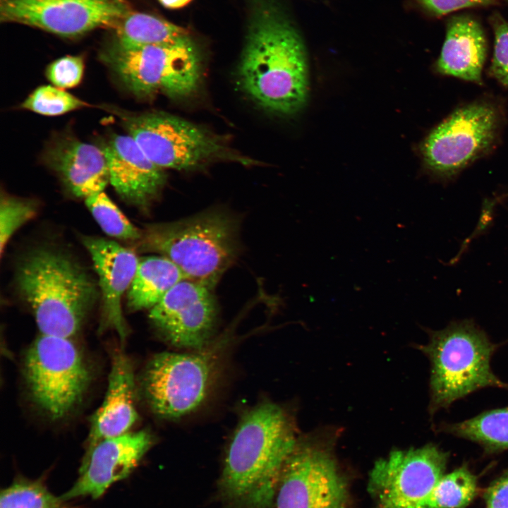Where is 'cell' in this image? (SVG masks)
<instances>
[{
    "mask_svg": "<svg viewBox=\"0 0 508 508\" xmlns=\"http://www.w3.org/2000/svg\"><path fill=\"white\" fill-rule=\"evenodd\" d=\"M298 439L288 413L264 401L246 412L226 449L218 488L231 508H274L283 466Z\"/></svg>",
    "mask_w": 508,
    "mask_h": 508,
    "instance_id": "1",
    "label": "cell"
},
{
    "mask_svg": "<svg viewBox=\"0 0 508 508\" xmlns=\"http://www.w3.org/2000/svg\"><path fill=\"white\" fill-rule=\"evenodd\" d=\"M244 92L277 114L300 111L308 97V66L302 39L282 11L266 5L255 13L238 67Z\"/></svg>",
    "mask_w": 508,
    "mask_h": 508,
    "instance_id": "2",
    "label": "cell"
},
{
    "mask_svg": "<svg viewBox=\"0 0 508 508\" xmlns=\"http://www.w3.org/2000/svg\"><path fill=\"white\" fill-rule=\"evenodd\" d=\"M18 293L42 334L71 338L81 328L98 297V284L68 254L37 248L20 262Z\"/></svg>",
    "mask_w": 508,
    "mask_h": 508,
    "instance_id": "3",
    "label": "cell"
},
{
    "mask_svg": "<svg viewBox=\"0 0 508 508\" xmlns=\"http://www.w3.org/2000/svg\"><path fill=\"white\" fill-rule=\"evenodd\" d=\"M238 223L220 209L145 226L138 241L141 250L165 256L186 279L212 289L236 260Z\"/></svg>",
    "mask_w": 508,
    "mask_h": 508,
    "instance_id": "4",
    "label": "cell"
},
{
    "mask_svg": "<svg viewBox=\"0 0 508 508\" xmlns=\"http://www.w3.org/2000/svg\"><path fill=\"white\" fill-rule=\"evenodd\" d=\"M99 57L140 98L158 93L186 98L198 90L202 78L200 56L189 36L143 46L123 44L106 37Z\"/></svg>",
    "mask_w": 508,
    "mask_h": 508,
    "instance_id": "5",
    "label": "cell"
},
{
    "mask_svg": "<svg viewBox=\"0 0 508 508\" xmlns=\"http://www.w3.org/2000/svg\"><path fill=\"white\" fill-rule=\"evenodd\" d=\"M496 348L470 322H454L430 334L428 343L421 346L430 363V412L485 387L508 389L491 370Z\"/></svg>",
    "mask_w": 508,
    "mask_h": 508,
    "instance_id": "6",
    "label": "cell"
},
{
    "mask_svg": "<svg viewBox=\"0 0 508 508\" xmlns=\"http://www.w3.org/2000/svg\"><path fill=\"white\" fill-rule=\"evenodd\" d=\"M121 119L128 135L164 170H191L217 161L253 162L234 152L221 136L171 114H123Z\"/></svg>",
    "mask_w": 508,
    "mask_h": 508,
    "instance_id": "7",
    "label": "cell"
},
{
    "mask_svg": "<svg viewBox=\"0 0 508 508\" xmlns=\"http://www.w3.org/2000/svg\"><path fill=\"white\" fill-rule=\"evenodd\" d=\"M226 339L193 353L162 352L151 359L143 374V387L155 413L177 419L203 404L219 373Z\"/></svg>",
    "mask_w": 508,
    "mask_h": 508,
    "instance_id": "8",
    "label": "cell"
},
{
    "mask_svg": "<svg viewBox=\"0 0 508 508\" xmlns=\"http://www.w3.org/2000/svg\"><path fill=\"white\" fill-rule=\"evenodd\" d=\"M24 375L33 401L53 421L73 411L90 380L89 368L70 338L42 334L26 353Z\"/></svg>",
    "mask_w": 508,
    "mask_h": 508,
    "instance_id": "9",
    "label": "cell"
},
{
    "mask_svg": "<svg viewBox=\"0 0 508 508\" xmlns=\"http://www.w3.org/2000/svg\"><path fill=\"white\" fill-rule=\"evenodd\" d=\"M502 120L497 104L486 99L455 109L425 138L421 153L425 166L440 176L456 174L492 150Z\"/></svg>",
    "mask_w": 508,
    "mask_h": 508,
    "instance_id": "10",
    "label": "cell"
},
{
    "mask_svg": "<svg viewBox=\"0 0 508 508\" xmlns=\"http://www.w3.org/2000/svg\"><path fill=\"white\" fill-rule=\"evenodd\" d=\"M347 481L327 440L311 435L297 443L282 470L275 508H348Z\"/></svg>",
    "mask_w": 508,
    "mask_h": 508,
    "instance_id": "11",
    "label": "cell"
},
{
    "mask_svg": "<svg viewBox=\"0 0 508 508\" xmlns=\"http://www.w3.org/2000/svg\"><path fill=\"white\" fill-rule=\"evenodd\" d=\"M135 10L127 0H0V23L75 39L111 29Z\"/></svg>",
    "mask_w": 508,
    "mask_h": 508,
    "instance_id": "12",
    "label": "cell"
},
{
    "mask_svg": "<svg viewBox=\"0 0 508 508\" xmlns=\"http://www.w3.org/2000/svg\"><path fill=\"white\" fill-rule=\"evenodd\" d=\"M448 453L428 444L395 449L377 460L368 478L376 508H421L445 474Z\"/></svg>",
    "mask_w": 508,
    "mask_h": 508,
    "instance_id": "13",
    "label": "cell"
},
{
    "mask_svg": "<svg viewBox=\"0 0 508 508\" xmlns=\"http://www.w3.org/2000/svg\"><path fill=\"white\" fill-rule=\"evenodd\" d=\"M212 289L188 279L150 310L152 325L171 344L198 350L209 344L217 318Z\"/></svg>",
    "mask_w": 508,
    "mask_h": 508,
    "instance_id": "14",
    "label": "cell"
},
{
    "mask_svg": "<svg viewBox=\"0 0 508 508\" xmlns=\"http://www.w3.org/2000/svg\"><path fill=\"white\" fill-rule=\"evenodd\" d=\"M152 444V436L145 430L101 440L86 452L78 478L61 497L66 501L99 498L113 483L129 476Z\"/></svg>",
    "mask_w": 508,
    "mask_h": 508,
    "instance_id": "15",
    "label": "cell"
},
{
    "mask_svg": "<svg viewBox=\"0 0 508 508\" xmlns=\"http://www.w3.org/2000/svg\"><path fill=\"white\" fill-rule=\"evenodd\" d=\"M82 242L92 258L98 276L102 299L99 329L115 331L123 341L128 329L121 301L134 279L140 259L132 250L111 240L83 236Z\"/></svg>",
    "mask_w": 508,
    "mask_h": 508,
    "instance_id": "16",
    "label": "cell"
},
{
    "mask_svg": "<svg viewBox=\"0 0 508 508\" xmlns=\"http://www.w3.org/2000/svg\"><path fill=\"white\" fill-rule=\"evenodd\" d=\"M109 183L126 202L147 210L166 182L164 170L155 164L129 135L112 134L101 145Z\"/></svg>",
    "mask_w": 508,
    "mask_h": 508,
    "instance_id": "17",
    "label": "cell"
},
{
    "mask_svg": "<svg viewBox=\"0 0 508 508\" xmlns=\"http://www.w3.org/2000/svg\"><path fill=\"white\" fill-rule=\"evenodd\" d=\"M43 159L76 197L85 199L102 192L109 182L102 149L72 135L56 137L46 147Z\"/></svg>",
    "mask_w": 508,
    "mask_h": 508,
    "instance_id": "18",
    "label": "cell"
},
{
    "mask_svg": "<svg viewBox=\"0 0 508 508\" xmlns=\"http://www.w3.org/2000/svg\"><path fill=\"white\" fill-rule=\"evenodd\" d=\"M137 419L133 368L127 356L117 351L112 356L105 398L91 419L87 451L102 440L129 433Z\"/></svg>",
    "mask_w": 508,
    "mask_h": 508,
    "instance_id": "19",
    "label": "cell"
},
{
    "mask_svg": "<svg viewBox=\"0 0 508 508\" xmlns=\"http://www.w3.org/2000/svg\"><path fill=\"white\" fill-rule=\"evenodd\" d=\"M488 53L487 39L480 23L468 14L451 17L435 70L440 74L480 83Z\"/></svg>",
    "mask_w": 508,
    "mask_h": 508,
    "instance_id": "20",
    "label": "cell"
},
{
    "mask_svg": "<svg viewBox=\"0 0 508 508\" xmlns=\"http://www.w3.org/2000/svg\"><path fill=\"white\" fill-rule=\"evenodd\" d=\"M184 279L179 267L167 257L143 258L126 293L127 307L133 311L150 310Z\"/></svg>",
    "mask_w": 508,
    "mask_h": 508,
    "instance_id": "21",
    "label": "cell"
},
{
    "mask_svg": "<svg viewBox=\"0 0 508 508\" xmlns=\"http://www.w3.org/2000/svg\"><path fill=\"white\" fill-rule=\"evenodd\" d=\"M107 32L109 39L131 46L168 43L189 36L184 28L140 10L132 11Z\"/></svg>",
    "mask_w": 508,
    "mask_h": 508,
    "instance_id": "22",
    "label": "cell"
},
{
    "mask_svg": "<svg viewBox=\"0 0 508 508\" xmlns=\"http://www.w3.org/2000/svg\"><path fill=\"white\" fill-rule=\"evenodd\" d=\"M442 430L476 442L488 452L508 449V406L485 411L462 422L446 424Z\"/></svg>",
    "mask_w": 508,
    "mask_h": 508,
    "instance_id": "23",
    "label": "cell"
},
{
    "mask_svg": "<svg viewBox=\"0 0 508 508\" xmlns=\"http://www.w3.org/2000/svg\"><path fill=\"white\" fill-rule=\"evenodd\" d=\"M476 490V477L462 466L443 475L421 508H466Z\"/></svg>",
    "mask_w": 508,
    "mask_h": 508,
    "instance_id": "24",
    "label": "cell"
},
{
    "mask_svg": "<svg viewBox=\"0 0 508 508\" xmlns=\"http://www.w3.org/2000/svg\"><path fill=\"white\" fill-rule=\"evenodd\" d=\"M85 205L102 229L111 237L125 241L138 242L141 233L123 214L104 191L85 199Z\"/></svg>",
    "mask_w": 508,
    "mask_h": 508,
    "instance_id": "25",
    "label": "cell"
},
{
    "mask_svg": "<svg viewBox=\"0 0 508 508\" xmlns=\"http://www.w3.org/2000/svg\"><path fill=\"white\" fill-rule=\"evenodd\" d=\"M40 481L18 479L1 492L0 508H68Z\"/></svg>",
    "mask_w": 508,
    "mask_h": 508,
    "instance_id": "26",
    "label": "cell"
},
{
    "mask_svg": "<svg viewBox=\"0 0 508 508\" xmlns=\"http://www.w3.org/2000/svg\"><path fill=\"white\" fill-rule=\"evenodd\" d=\"M90 104L73 95L52 85H42L36 88L21 104L24 109L44 115L59 116Z\"/></svg>",
    "mask_w": 508,
    "mask_h": 508,
    "instance_id": "27",
    "label": "cell"
},
{
    "mask_svg": "<svg viewBox=\"0 0 508 508\" xmlns=\"http://www.w3.org/2000/svg\"><path fill=\"white\" fill-rule=\"evenodd\" d=\"M37 203L32 199L1 193L0 203V250L4 251L11 236L37 213Z\"/></svg>",
    "mask_w": 508,
    "mask_h": 508,
    "instance_id": "28",
    "label": "cell"
},
{
    "mask_svg": "<svg viewBox=\"0 0 508 508\" xmlns=\"http://www.w3.org/2000/svg\"><path fill=\"white\" fill-rule=\"evenodd\" d=\"M493 31L494 47L489 73L500 83L508 87V20L500 13L489 18Z\"/></svg>",
    "mask_w": 508,
    "mask_h": 508,
    "instance_id": "29",
    "label": "cell"
},
{
    "mask_svg": "<svg viewBox=\"0 0 508 508\" xmlns=\"http://www.w3.org/2000/svg\"><path fill=\"white\" fill-rule=\"evenodd\" d=\"M85 59L80 55H66L51 62L45 73L54 86L61 89L78 85L83 77Z\"/></svg>",
    "mask_w": 508,
    "mask_h": 508,
    "instance_id": "30",
    "label": "cell"
},
{
    "mask_svg": "<svg viewBox=\"0 0 508 508\" xmlns=\"http://www.w3.org/2000/svg\"><path fill=\"white\" fill-rule=\"evenodd\" d=\"M429 14L441 17L461 9L489 6L499 3L500 0H415Z\"/></svg>",
    "mask_w": 508,
    "mask_h": 508,
    "instance_id": "31",
    "label": "cell"
},
{
    "mask_svg": "<svg viewBox=\"0 0 508 508\" xmlns=\"http://www.w3.org/2000/svg\"><path fill=\"white\" fill-rule=\"evenodd\" d=\"M483 497L486 508H508V471L486 489Z\"/></svg>",
    "mask_w": 508,
    "mask_h": 508,
    "instance_id": "32",
    "label": "cell"
},
{
    "mask_svg": "<svg viewBox=\"0 0 508 508\" xmlns=\"http://www.w3.org/2000/svg\"><path fill=\"white\" fill-rule=\"evenodd\" d=\"M164 7L179 8L187 5L191 0H158Z\"/></svg>",
    "mask_w": 508,
    "mask_h": 508,
    "instance_id": "33",
    "label": "cell"
},
{
    "mask_svg": "<svg viewBox=\"0 0 508 508\" xmlns=\"http://www.w3.org/2000/svg\"><path fill=\"white\" fill-rule=\"evenodd\" d=\"M127 1H129L131 4H132L138 10H139L138 6V3L140 0H127Z\"/></svg>",
    "mask_w": 508,
    "mask_h": 508,
    "instance_id": "34",
    "label": "cell"
},
{
    "mask_svg": "<svg viewBox=\"0 0 508 508\" xmlns=\"http://www.w3.org/2000/svg\"><path fill=\"white\" fill-rule=\"evenodd\" d=\"M504 3H505L507 5H508V0H500Z\"/></svg>",
    "mask_w": 508,
    "mask_h": 508,
    "instance_id": "35",
    "label": "cell"
}]
</instances>
